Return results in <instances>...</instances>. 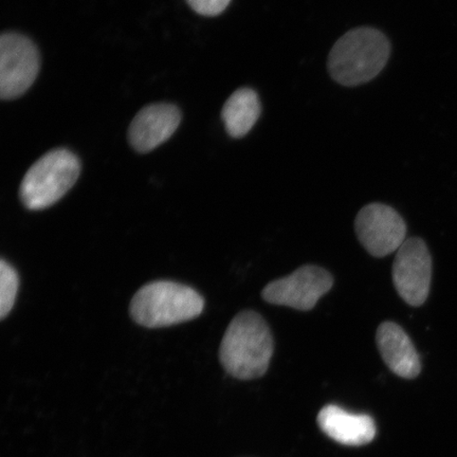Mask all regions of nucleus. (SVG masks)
<instances>
[{
	"label": "nucleus",
	"mask_w": 457,
	"mask_h": 457,
	"mask_svg": "<svg viewBox=\"0 0 457 457\" xmlns=\"http://www.w3.org/2000/svg\"><path fill=\"white\" fill-rule=\"evenodd\" d=\"M273 355L271 331L260 313L244 311L234 318L220 343L222 368L234 378H261Z\"/></svg>",
	"instance_id": "nucleus-1"
},
{
	"label": "nucleus",
	"mask_w": 457,
	"mask_h": 457,
	"mask_svg": "<svg viewBox=\"0 0 457 457\" xmlns=\"http://www.w3.org/2000/svg\"><path fill=\"white\" fill-rule=\"evenodd\" d=\"M391 45L384 33L373 28L347 32L334 45L328 56V71L343 86L368 83L384 70Z\"/></svg>",
	"instance_id": "nucleus-2"
},
{
	"label": "nucleus",
	"mask_w": 457,
	"mask_h": 457,
	"mask_svg": "<svg viewBox=\"0 0 457 457\" xmlns=\"http://www.w3.org/2000/svg\"><path fill=\"white\" fill-rule=\"evenodd\" d=\"M204 308L203 296L190 286L157 281L139 289L130 302L129 312L141 327L160 328L191 321Z\"/></svg>",
	"instance_id": "nucleus-3"
},
{
	"label": "nucleus",
	"mask_w": 457,
	"mask_h": 457,
	"mask_svg": "<svg viewBox=\"0 0 457 457\" xmlns=\"http://www.w3.org/2000/svg\"><path fill=\"white\" fill-rule=\"evenodd\" d=\"M81 173L79 158L66 148H56L37 160L28 170L20 188L22 204L28 210L51 207L78 181Z\"/></svg>",
	"instance_id": "nucleus-4"
},
{
	"label": "nucleus",
	"mask_w": 457,
	"mask_h": 457,
	"mask_svg": "<svg viewBox=\"0 0 457 457\" xmlns=\"http://www.w3.org/2000/svg\"><path fill=\"white\" fill-rule=\"evenodd\" d=\"M41 68L37 46L21 33L5 32L0 37V96L20 98L36 81Z\"/></svg>",
	"instance_id": "nucleus-5"
},
{
	"label": "nucleus",
	"mask_w": 457,
	"mask_h": 457,
	"mask_svg": "<svg viewBox=\"0 0 457 457\" xmlns=\"http://www.w3.org/2000/svg\"><path fill=\"white\" fill-rule=\"evenodd\" d=\"M334 278L323 268L302 266L290 276L278 278L262 291V299L273 305L307 312L333 287Z\"/></svg>",
	"instance_id": "nucleus-6"
},
{
	"label": "nucleus",
	"mask_w": 457,
	"mask_h": 457,
	"mask_svg": "<svg viewBox=\"0 0 457 457\" xmlns=\"http://www.w3.org/2000/svg\"><path fill=\"white\" fill-rule=\"evenodd\" d=\"M392 276L398 295L407 304H424L430 294L432 257L421 238H407L398 249Z\"/></svg>",
	"instance_id": "nucleus-7"
},
{
	"label": "nucleus",
	"mask_w": 457,
	"mask_h": 457,
	"mask_svg": "<svg viewBox=\"0 0 457 457\" xmlns=\"http://www.w3.org/2000/svg\"><path fill=\"white\" fill-rule=\"evenodd\" d=\"M359 242L375 257L395 253L407 241V225L395 210L370 204L360 210L355 220Z\"/></svg>",
	"instance_id": "nucleus-8"
},
{
	"label": "nucleus",
	"mask_w": 457,
	"mask_h": 457,
	"mask_svg": "<svg viewBox=\"0 0 457 457\" xmlns=\"http://www.w3.org/2000/svg\"><path fill=\"white\" fill-rule=\"evenodd\" d=\"M179 108L168 103L148 105L136 114L129 129V140L134 150L150 153L163 145L179 129Z\"/></svg>",
	"instance_id": "nucleus-9"
},
{
	"label": "nucleus",
	"mask_w": 457,
	"mask_h": 457,
	"mask_svg": "<svg viewBox=\"0 0 457 457\" xmlns=\"http://www.w3.org/2000/svg\"><path fill=\"white\" fill-rule=\"evenodd\" d=\"M376 342L382 359L394 374L405 379H414L420 374L419 353L410 337L398 324L382 323L377 329Z\"/></svg>",
	"instance_id": "nucleus-10"
},
{
	"label": "nucleus",
	"mask_w": 457,
	"mask_h": 457,
	"mask_svg": "<svg viewBox=\"0 0 457 457\" xmlns=\"http://www.w3.org/2000/svg\"><path fill=\"white\" fill-rule=\"evenodd\" d=\"M322 432L335 442L359 447L370 444L376 436L375 421L367 414H353L338 405L328 404L318 415Z\"/></svg>",
	"instance_id": "nucleus-11"
},
{
	"label": "nucleus",
	"mask_w": 457,
	"mask_h": 457,
	"mask_svg": "<svg viewBox=\"0 0 457 457\" xmlns=\"http://www.w3.org/2000/svg\"><path fill=\"white\" fill-rule=\"evenodd\" d=\"M261 102L254 90L242 88L232 94L222 107L221 118L232 138H243L254 127L261 114Z\"/></svg>",
	"instance_id": "nucleus-12"
},
{
	"label": "nucleus",
	"mask_w": 457,
	"mask_h": 457,
	"mask_svg": "<svg viewBox=\"0 0 457 457\" xmlns=\"http://www.w3.org/2000/svg\"><path fill=\"white\" fill-rule=\"evenodd\" d=\"M20 278L13 266L2 260L0 262V318L8 316L15 304L19 293Z\"/></svg>",
	"instance_id": "nucleus-13"
},
{
	"label": "nucleus",
	"mask_w": 457,
	"mask_h": 457,
	"mask_svg": "<svg viewBox=\"0 0 457 457\" xmlns=\"http://www.w3.org/2000/svg\"><path fill=\"white\" fill-rule=\"evenodd\" d=\"M196 13L204 16H217L224 12L231 0H187Z\"/></svg>",
	"instance_id": "nucleus-14"
}]
</instances>
